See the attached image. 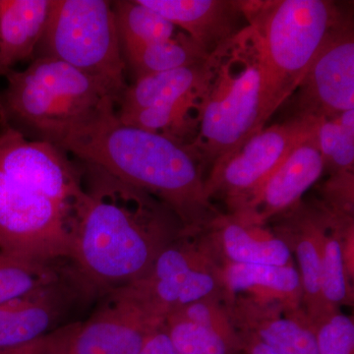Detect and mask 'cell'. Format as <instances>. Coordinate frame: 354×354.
Instances as JSON below:
<instances>
[{
    "label": "cell",
    "mask_w": 354,
    "mask_h": 354,
    "mask_svg": "<svg viewBox=\"0 0 354 354\" xmlns=\"http://www.w3.org/2000/svg\"><path fill=\"white\" fill-rule=\"evenodd\" d=\"M84 198L72 232L71 274L85 292L109 293L145 276L184 232L165 203L82 162Z\"/></svg>",
    "instance_id": "1"
},
{
    "label": "cell",
    "mask_w": 354,
    "mask_h": 354,
    "mask_svg": "<svg viewBox=\"0 0 354 354\" xmlns=\"http://www.w3.org/2000/svg\"><path fill=\"white\" fill-rule=\"evenodd\" d=\"M62 149L165 203L185 234H197L218 215L207 196L203 165L194 151L124 124L116 113L72 135Z\"/></svg>",
    "instance_id": "2"
},
{
    "label": "cell",
    "mask_w": 354,
    "mask_h": 354,
    "mask_svg": "<svg viewBox=\"0 0 354 354\" xmlns=\"http://www.w3.org/2000/svg\"><path fill=\"white\" fill-rule=\"evenodd\" d=\"M6 78L0 122L27 139L60 149L72 135L116 113L122 95L55 58H35L27 68L11 70Z\"/></svg>",
    "instance_id": "3"
},
{
    "label": "cell",
    "mask_w": 354,
    "mask_h": 354,
    "mask_svg": "<svg viewBox=\"0 0 354 354\" xmlns=\"http://www.w3.org/2000/svg\"><path fill=\"white\" fill-rule=\"evenodd\" d=\"M274 113L251 25L214 55L203 91L196 137L190 145L213 167L265 127Z\"/></svg>",
    "instance_id": "4"
},
{
    "label": "cell",
    "mask_w": 354,
    "mask_h": 354,
    "mask_svg": "<svg viewBox=\"0 0 354 354\" xmlns=\"http://www.w3.org/2000/svg\"><path fill=\"white\" fill-rule=\"evenodd\" d=\"M246 3V2H245ZM247 15L266 72L274 111L295 94L333 32L346 18L334 2L281 0Z\"/></svg>",
    "instance_id": "5"
},
{
    "label": "cell",
    "mask_w": 354,
    "mask_h": 354,
    "mask_svg": "<svg viewBox=\"0 0 354 354\" xmlns=\"http://www.w3.org/2000/svg\"><path fill=\"white\" fill-rule=\"evenodd\" d=\"M39 57L60 60L122 95L128 85L111 1L53 0L32 59Z\"/></svg>",
    "instance_id": "6"
},
{
    "label": "cell",
    "mask_w": 354,
    "mask_h": 354,
    "mask_svg": "<svg viewBox=\"0 0 354 354\" xmlns=\"http://www.w3.org/2000/svg\"><path fill=\"white\" fill-rule=\"evenodd\" d=\"M190 236L183 232L160 253L145 276L114 290L160 327L188 305L225 295L220 263L206 241Z\"/></svg>",
    "instance_id": "7"
},
{
    "label": "cell",
    "mask_w": 354,
    "mask_h": 354,
    "mask_svg": "<svg viewBox=\"0 0 354 354\" xmlns=\"http://www.w3.org/2000/svg\"><path fill=\"white\" fill-rule=\"evenodd\" d=\"M74 213L0 171V250L51 263L70 258Z\"/></svg>",
    "instance_id": "8"
},
{
    "label": "cell",
    "mask_w": 354,
    "mask_h": 354,
    "mask_svg": "<svg viewBox=\"0 0 354 354\" xmlns=\"http://www.w3.org/2000/svg\"><path fill=\"white\" fill-rule=\"evenodd\" d=\"M314 120L291 118L264 127L211 167L205 178L209 199L225 200L234 213L259 190L290 151L311 132Z\"/></svg>",
    "instance_id": "9"
},
{
    "label": "cell",
    "mask_w": 354,
    "mask_h": 354,
    "mask_svg": "<svg viewBox=\"0 0 354 354\" xmlns=\"http://www.w3.org/2000/svg\"><path fill=\"white\" fill-rule=\"evenodd\" d=\"M46 142L32 141L0 122V171L43 196L71 209L84 195L82 167L68 155Z\"/></svg>",
    "instance_id": "10"
},
{
    "label": "cell",
    "mask_w": 354,
    "mask_h": 354,
    "mask_svg": "<svg viewBox=\"0 0 354 354\" xmlns=\"http://www.w3.org/2000/svg\"><path fill=\"white\" fill-rule=\"evenodd\" d=\"M292 118L317 120L354 109V38L351 20L333 32L297 88Z\"/></svg>",
    "instance_id": "11"
},
{
    "label": "cell",
    "mask_w": 354,
    "mask_h": 354,
    "mask_svg": "<svg viewBox=\"0 0 354 354\" xmlns=\"http://www.w3.org/2000/svg\"><path fill=\"white\" fill-rule=\"evenodd\" d=\"M324 169L322 155L312 127L311 132L290 151L259 190L230 215L265 225L266 221L274 216L295 209L302 196L322 176Z\"/></svg>",
    "instance_id": "12"
},
{
    "label": "cell",
    "mask_w": 354,
    "mask_h": 354,
    "mask_svg": "<svg viewBox=\"0 0 354 354\" xmlns=\"http://www.w3.org/2000/svg\"><path fill=\"white\" fill-rule=\"evenodd\" d=\"M235 327L276 354H319L313 325L304 307L292 308L244 295L223 297Z\"/></svg>",
    "instance_id": "13"
},
{
    "label": "cell",
    "mask_w": 354,
    "mask_h": 354,
    "mask_svg": "<svg viewBox=\"0 0 354 354\" xmlns=\"http://www.w3.org/2000/svg\"><path fill=\"white\" fill-rule=\"evenodd\" d=\"M106 297L82 322L69 354H140L150 335L162 328L118 291Z\"/></svg>",
    "instance_id": "14"
},
{
    "label": "cell",
    "mask_w": 354,
    "mask_h": 354,
    "mask_svg": "<svg viewBox=\"0 0 354 354\" xmlns=\"http://www.w3.org/2000/svg\"><path fill=\"white\" fill-rule=\"evenodd\" d=\"M213 55L250 25L244 2L227 0H140Z\"/></svg>",
    "instance_id": "15"
},
{
    "label": "cell",
    "mask_w": 354,
    "mask_h": 354,
    "mask_svg": "<svg viewBox=\"0 0 354 354\" xmlns=\"http://www.w3.org/2000/svg\"><path fill=\"white\" fill-rule=\"evenodd\" d=\"M207 243L220 264H295L290 247L264 225L230 215H218L207 225Z\"/></svg>",
    "instance_id": "16"
},
{
    "label": "cell",
    "mask_w": 354,
    "mask_h": 354,
    "mask_svg": "<svg viewBox=\"0 0 354 354\" xmlns=\"http://www.w3.org/2000/svg\"><path fill=\"white\" fill-rule=\"evenodd\" d=\"M62 283L0 305V351L22 346L57 329L68 304Z\"/></svg>",
    "instance_id": "17"
},
{
    "label": "cell",
    "mask_w": 354,
    "mask_h": 354,
    "mask_svg": "<svg viewBox=\"0 0 354 354\" xmlns=\"http://www.w3.org/2000/svg\"><path fill=\"white\" fill-rule=\"evenodd\" d=\"M326 227L327 216L324 212L299 214L295 220L286 223L277 232L297 258L302 288V306L311 322L334 311L324 302L321 290V261Z\"/></svg>",
    "instance_id": "18"
},
{
    "label": "cell",
    "mask_w": 354,
    "mask_h": 354,
    "mask_svg": "<svg viewBox=\"0 0 354 354\" xmlns=\"http://www.w3.org/2000/svg\"><path fill=\"white\" fill-rule=\"evenodd\" d=\"M213 59L214 55L202 64L135 79L121 95L116 115L199 97L206 86Z\"/></svg>",
    "instance_id": "19"
},
{
    "label": "cell",
    "mask_w": 354,
    "mask_h": 354,
    "mask_svg": "<svg viewBox=\"0 0 354 354\" xmlns=\"http://www.w3.org/2000/svg\"><path fill=\"white\" fill-rule=\"evenodd\" d=\"M53 0H0V76L32 59Z\"/></svg>",
    "instance_id": "20"
},
{
    "label": "cell",
    "mask_w": 354,
    "mask_h": 354,
    "mask_svg": "<svg viewBox=\"0 0 354 354\" xmlns=\"http://www.w3.org/2000/svg\"><path fill=\"white\" fill-rule=\"evenodd\" d=\"M223 297L244 295L283 306H302V288L295 264H221Z\"/></svg>",
    "instance_id": "21"
},
{
    "label": "cell",
    "mask_w": 354,
    "mask_h": 354,
    "mask_svg": "<svg viewBox=\"0 0 354 354\" xmlns=\"http://www.w3.org/2000/svg\"><path fill=\"white\" fill-rule=\"evenodd\" d=\"M321 261V290L324 302L330 310L341 309L353 304V277L346 267L344 234L353 227V221L337 220L328 215Z\"/></svg>",
    "instance_id": "22"
},
{
    "label": "cell",
    "mask_w": 354,
    "mask_h": 354,
    "mask_svg": "<svg viewBox=\"0 0 354 354\" xmlns=\"http://www.w3.org/2000/svg\"><path fill=\"white\" fill-rule=\"evenodd\" d=\"M122 55L134 80L148 74L202 64L212 57L180 30L171 39L123 50Z\"/></svg>",
    "instance_id": "23"
},
{
    "label": "cell",
    "mask_w": 354,
    "mask_h": 354,
    "mask_svg": "<svg viewBox=\"0 0 354 354\" xmlns=\"http://www.w3.org/2000/svg\"><path fill=\"white\" fill-rule=\"evenodd\" d=\"M121 51L167 41L179 30L140 0L111 1Z\"/></svg>",
    "instance_id": "24"
},
{
    "label": "cell",
    "mask_w": 354,
    "mask_h": 354,
    "mask_svg": "<svg viewBox=\"0 0 354 354\" xmlns=\"http://www.w3.org/2000/svg\"><path fill=\"white\" fill-rule=\"evenodd\" d=\"M313 133L325 169L333 176L353 174L354 109L314 120Z\"/></svg>",
    "instance_id": "25"
},
{
    "label": "cell",
    "mask_w": 354,
    "mask_h": 354,
    "mask_svg": "<svg viewBox=\"0 0 354 354\" xmlns=\"http://www.w3.org/2000/svg\"><path fill=\"white\" fill-rule=\"evenodd\" d=\"M59 281V272L50 263L0 250V305Z\"/></svg>",
    "instance_id": "26"
},
{
    "label": "cell",
    "mask_w": 354,
    "mask_h": 354,
    "mask_svg": "<svg viewBox=\"0 0 354 354\" xmlns=\"http://www.w3.org/2000/svg\"><path fill=\"white\" fill-rule=\"evenodd\" d=\"M162 329L179 354H239L241 348L215 330L172 314Z\"/></svg>",
    "instance_id": "27"
},
{
    "label": "cell",
    "mask_w": 354,
    "mask_h": 354,
    "mask_svg": "<svg viewBox=\"0 0 354 354\" xmlns=\"http://www.w3.org/2000/svg\"><path fill=\"white\" fill-rule=\"evenodd\" d=\"M319 354H354L353 317L334 310L312 322Z\"/></svg>",
    "instance_id": "28"
},
{
    "label": "cell",
    "mask_w": 354,
    "mask_h": 354,
    "mask_svg": "<svg viewBox=\"0 0 354 354\" xmlns=\"http://www.w3.org/2000/svg\"><path fill=\"white\" fill-rule=\"evenodd\" d=\"M81 325L80 321L66 324L28 344L1 349L0 354H69Z\"/></svg>",
    "instance_id": "29"
},
{
    "label": "cell",
    "mask_w": 354,
    "mask_h": 354,
    "mask_svg": "<svg viewBox=\"0 0 354 354\" xmlns=\"http://www.w3.org/2000/svg\"><path fill=\"white\" fill-rule=\"evenodd\" d=\"M140 354H179L172 346L169 337L160 328L147 339Z\"/></svg>",
    "instance_id": "30"
},
{
    "label": "cell",
    "mask_w": 354,
    "mask_h": 354,
    "mask_svg": "<svg viewBox=\"0 0 354 354\" xmlns=\"http://www.w3.org/2000/svg\"><path fill=\"white\" fill-rule=\"evenodd\" d=\"M239 334L242 339V351L246 354H276L252 335L242 334V333Z\"/></svg>",
    "instance_id": "31"
}]
</instances>
